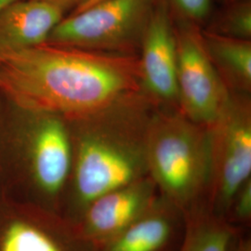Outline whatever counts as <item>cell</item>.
<instances>
[{
	"label": "cell",
	"mask_w": 251,
	"mask_h": 251,
	"mask_svg": "<svg viewBox=\"0 0 251 251\" xmlns=\"http://www.w3.org/2000/svg\"><path fill=\"white\" fill-rule=\"evenodd\" d=\"M0 91L30 115L67 122L144 93L138 55L47 42L0 54Z\"/></svg>",
	"instance_id": "obj_1"
},
{
	"label": "cell",
	"mask_w": 251,
	"mask_h": 251,
	"mask_svg": "<svg viewBox=\"0 0 251 251\" xmlns=\"http://www.w3.org/2000/svg\"><path fill=\"white\" fill-rule=\"evenodd\" d=\"M155 108L139 93L68 122L73 166L63 217L75 224L95 199L149 176L147 129Z\"/></svg>",
	"instance_id": "obj_2"
},
{
	"label": "cell",
	"mask_w": 251,
	"mask_h": 251,
	"mask_svg": "<svg viewBox=\"0 0 251 251\" xmlns=\"http://www.w3.org/2000/svg\"><path fill=\"white\" fill-rule=\"evenodd\" d=\"M149 176L159 195L186 214L206 203L210 181L207 127L177 109L156 107L146 141Z\"/></svg>",
	"instance_id": "obj_3"
},
{
	"label": "cell",
	"mask_w": 251,
	"mask_h": 251,
	"mask_svg": "<svg viewBox=\"0 0 251 251\" xmlns=\"http://www.w3.org/2000/svg\"><path fill=\"white\" fill-rule=\"evenodd\" d=\"M155 3L156 0H99L65 16L47 43L138 55Z\"/></svg>",
	"instance_id": "obj_4"
},
{
	"label": "cell",
	"mask_w": 251,
	"mask_h": 251,
	"mask_svg": "<svg viewBox=\"0 0 251 251\" xmlns=\"http://www.w3.org/2000/svg\"><path fill=\"white\" fill-rule=\"evenodd\" d=\"M207 130L210 181L206 205L226 220L234 194L251 178V94L229 91Z\"/></svg>",
	"instance_id": "obj_5"
},
{
	"label": "cell",
	"mask_w": 251,
	"mask_h": 251,
	"mask_svg": "<svg viewBox=\"0 0 251 251\" xmlns=\"http://www.w3.org/2000/svg\"><path fill=\"white\" fill-rule=\"evenodd\" d=\"M177 44L178 110L193 122L207 127L229 94L202 41L201 27L175 20Z\"/></svg>",
	"instance_id": "obj_6"
},
{
	"label": "cell",
	"mask_w": 251,
	"mask_h": 251,
	"mask_svg": "<svg viewBox=\"0 0 251 251\" xmlns=\"http://www.w3.org/2000/svg\"><path fill=\"white\" fill-rule=\"evenodd\" d=\"M26 137L29 174L38 194L37 205L62 214L73 166V142L66 120L36 114Z\"/></svg>",
	"instance_id": "obj_7"
},
{
	"label": "cell",
	"mask_w": 251,
	"mask_h": 251,
	"mask_svg": "<svg viewBox=\"0 0 251 251\" xmlns=\"http://www.w3.org/2000/svg\"><path fill=\"white\" fill-rule=\"evenodd\" d=\"M0 251H96L75 225L35 203L0 204Z\"/></svg>",
	"instance_id": "obj_8"
},
{
	"label": "cell",
	"mask_w": 251,
	"mask_h": 251,
	"mask_svg": "<svg viewBox=\"0 0 251 251\" xmlns=\"http://www.w3.org/2000/svg\"><path fill=\"white\" fill-rule=\"evenodd\" d=\"M139 50L144 95L156 107L178 110L176 36L173 18L165 0H156Z\"/></svg>",
	"instance_id": "obj_9"
},
{
	"label": "cell",
	"mask_w": 251,
	"mask_h": 251,
	"mask_svg": "<svg viewBox=\"0 0 251 251\" xmlns=\"http://www.w3.org/2000/svg\"><path fill=\"white\" fill-rule=\"evenodd\" d=\"M159 197L150 176L95 199L75 223L81 235L95 249L123 231Z\"/></svg>",
	"instance_id": "obj_10"
},
{
	"label": "cell",
	"mask_w": 251,
	"mask_h": 251,
	"mask_svg": "<svg viewBox=\"0 0 251 251\" xmlns=\"http://www.w3.org/2000/svg\"><path fill=\"white\" fill-rule=\"evenodd\" d=\"M185 216L160 195L144 213L96 251H178Z\"/></svg>",
	"instance_id": "obj_11"
},
{
	"label": "cell",
	"mask_w": 251,
	"mask_h": 251,
	"mask_svg": "<svg viewBox=\"0 0 251 251\" xmlns=\"http://www.w3.org/2000/svg\"><path fill=\"white\" fill-rule=\"evenodd\" d=\"M66 12L40 0H18L0 10V54L47 42Z\"/></svg>",
	"instance_id": "obj_12"
},
{
	"label": "cell",
	"mask_w": 251,
	"mask_h": 251,
	"mask_svg": "<svg viewBox=\"0 0 251 251\" xmlns=\"http://www.w3.org/2000/svg\"><path fill=\"white\" fill-rule=\"evenodd\" d=\"M206 53L229 91L251 92V40L219 36L201 28Z\"/></svg>",
	"instance_id": "obj_13"
},
{
	"label": "cell",
	"mask_w": 251,
	"mask_h": 251,
	"mask_svg": "<svg viewBox=\"0 0 251 251\" xmlns=\"http://www.w3.org/2000/svg\"><path fill=\"white\" fill-rule=\"evenodd\" d=\"M178 251H233L240 228L215 215L206 205L190 210Z\"/></svg>",
	"instance_id": "obj_14"
},
{
	"label": "cell",
	"mask_w": 251,
	"mask_h": 251,
	"mask_svg": "<svg viewBox=\"0 0 251 251\" xmlns=\"http://www.w3.org/2000/svg\"><path fill=\"white\" fill-rule=\"evenodd\" d=\"M202 29L219 36L251 40V0H237L222 5L212 12Z\"/></svg>",
	"instance_id": "obj_15"
},
{
	"label": "cell",
	"mask_w": 251,
	"mask_h": 251,
	"mask_svg": "<svg viewBox=\"0 0 251 251\" xmlns=\"http://www.w3.org/2000/svg\"><path fill=\"white\" fill-rule=\"evenodd\" d=\"M172 18L205 26L213 12L212 0H165Z\"/></svg>",
	"instance_id": "obj_16"
},
{
	"label": "cell",
	"mask_w": 251,
	"mask_h": 251,
	"mask_svg": "<svg viewBox=\"0 0 251 251\" xmlns=\"http://www.w3.org/2000/svg\"><path fill=\"white\" fill-rule=\"evenodd\" d=\"M226 221L238 228L251 225V178L234 194L226 216Z\"/></svg>",
	"instance_id": "obj_17"
},
{
	"label": "cell",
	"mask_w": 251,
	"mask_h": 251,
	"mask_svg": "<svg viewBox=\"0 0 251 251\" xmlns=\"http://www.w3.org/2000/svg\"><path fill=\"white\" fill-rule=\"evenodd\" d=\"M55 5L64 10L66 13L73 11L77 6V0H40Z\"/></svg>",
	"instance_id": "obj_18"
},
{
	"label": "cell",
	"mask_w": 251,
	"mask_h": 251,
	"mask_svg": "<svg viewBox=\"0 0 251 251\" xmlns=\"http://www.w3.org/2000/svg\"><path fill=\"white\" fill-rule=\"evenodd\" d=\"M233 251H251V239L249 236L239 235Z\"/></svg>",
	"instance_id": "obj_19"
},
{
	"label": "cell",
	"mask_w": 251,
	"mask_h": 251,
	"mask_svg": "<svg viewBox=\"0 0 251 251\" xmlns=\"http://www.w3.org/2000/svg\"><path fill=\"white\" fill-rule=\"evenodd\" d=\"M96 1H98V0H77V6H76V8H75V9L73 10L72 12H74V11H76V10H80V9H84V8H86V7L90 6L91 4L95 3Z\"/></svg>",
	"instance_id": "obj_20"
},
{
	"label": "cell",
	"mask_w": 251,
	"mask_h": 251,
	"mask_svg": "<svg viewBox=\"0 0 251 251\" xmlns=\"http://www.w3.org/2000/svg\"><path fill=\"white\" fill-rule=\"evenodd\" d=\"M15 1H18V0H0V10Z\"/></svg>",
	"instance_id": "obj_21"
},
{
	"label": "cell",
	"mask_w": 251,
	"mask_h": 251,
	"mask_svg": "<svg viewBox=\"0 0 251 251\" xmlns=\"http://www.w3.org/2000/svg\"><path fill=\"white\" fill-rule=\"evenodd\" d=\"M234 1H237V0H219V2L222 4V5H225V4H228V3H231V2H234Z\"/></svg>",
	"instance_id": "obj_22"
},
{
	"label": "cell",
	"mask_w": 251,
	"mask_h": 251,
	"mask_svg": "<svg viewBox=\"0 0 251 251\" xmlns=\"http://www.w3.org/2000/svg\"><path fill=\"white\" fill-rule=\"evenodd\" d=\"M98 1H99V0H98ZM96 2H97V1H96Z\"/></svg>",
	"instance_id": "obj_23"
}]
</instances>
